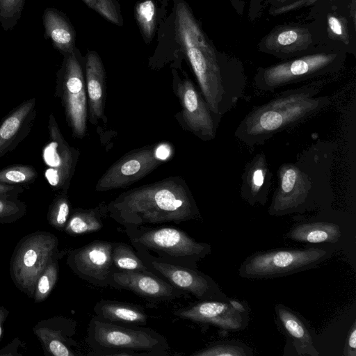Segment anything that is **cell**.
<instances>
[{"label": "cell", "mask_w": 356, "mask_h": 356, "mask_svg": "<svg viewBox=\"0 0 356 356\" xmlns=\"http://www.w3.org/2000/svg\"><path fill=\"white\" fill-rule=\"evenodd\" d=\"M157 45L149 65L159 68L185 58L209 108L223 116L245 93L246 76L238 61L219 53L185 0H160Z\"/></svg>", "instance_id": "6da1fadb"}, {"label": "cell", "mask_w": 356, "mask_h": 356, "mask_svg": "<svg viewBox=\"0 0 356 356\" xmlns=\"http://www.w3.org/2000/svg\"><path fill=\"white\" fill-rule=\"evenodd\" d=\"M334 149L332 143L320 141L295 162L282 164L268 213L282 216L330 207L334 198L330 184Z\"/></svg>", "instance_id": "7a4b0ae2"}, {"label": "cell", "mask_w": 356, "mask_h": 356, "mask_svg": "<svg viewBox=\"0 0 356 356\" xmlns=\"http://www.w3.org/2000/svg\"><path fill=\"white\" fill-rule=\"evenodd\" d=\"M109 216L125 227L181 223L200 217L186 182L170 177L120 194L106 205Z\"/></svg>", "instance_id": "3957f363"}, {"label": "cell", "mask_w": 356, "mask_h": 356, "mask_svg": "<svg viewBox=\"0 0 356 356\" xmlns=\"http://www.w3.org/2000/svg\"><path fill=\"white\" fill-rule=\"evenodd\" d=\"M322 84L314 82L288 89L254 106L239 123L234 136L254 147L307 120L330 104L328 97L320 95Z\"/></svg>", "instance_id": "277c9868"}, {"label": "cell", "mask_w": 356, "mask_h": 356, "mask_svg": "<svg viewBox=\"0 0 356 356\" xmlns=\"http://www.w3.org/2000/svg\"><path fill=\"white\" fill-rule=\"evenodd\" d=\"M86 342L92 349L89 355L164 356L170 346L154 330L143 326H124L92 317Z\"/></svg>", "instance_id": "5b68a950"}, {"label": "cell", "mask_w": 356, "mask_h": 356, "mask_svg": "<svg viewBox=\"0 0 356 356\" xmlns=\"http://www.w3.org/2000/svg\"><path fill=\"white\" fill-rule=\"evenodd\" d=\"M124 232L134 248L153 252L162 261L197 268L198 262L211 252V245L198 242L184 231L171 226L125 227Z\"/></svg>", "instance_id": "8992f818"}, {"label": "cell", "mask_w": 356, "mask_h": 356, "mask_svg": "<svg viewBox=\"0 0 356 356\" xmlns=\"http://www.w3.org/2000/svg\"><path fill=\"white\" fill-rule=\"evenodd\" d=\"M332 252L318 248H276L254 252L238 268V275L252 280L274 279L316 268Z\"/></svg>", "instance_id": "52a82bcc"}, {"label": "cell", "mask_w": 356, "mask_h": 356, "mask_svg": "<svg viewBox=\"0 0 356 356\" xmlns=\"http://www.w3.org/2000/svg\"><path fill=\"white\" fill-rule=\"evenodd\" d=\"M58 256V239L54 234L37 231L22 237L10 260L9 273L15 287L32 298L38 277Z\"/></svg>", "instance_id": "ba28073f"}, {"label": "cell", "mask_w": 356, "mask_h": 356, "mask_svg": "<svg viewBox=\"0 0 356 356\" xmlns=\"http://www.w3.org/2000/svg\"><path fill=\"white\" fill-rule=\"evenodd\" d=\"M63 56L62 64L56 74L55 96L61 101L73 136L81 139L86 134L88 120L86 59L76 47Z\"/></svg>", "instance_id": "9c48e42d"}, {"label": "cell", "mask_w": 356, "mask_h": 356, "mask_svg": "<svg viewBox=\"0 0 356 356\" xmlns=\"http://www.w3.org/2000/svg\"><path fill=\"white\" fill-rule=\"evenodd\" d=\"M343 57L337 53L318 52L298 56L257 70L255 87L273 92L288 85L335 73L341 69Z\"/></svg>", "instance_id": "30bf717a"}, {"label": "cell", "mask_w": 356, "mask_h": 356, "mask_svg": "<svg viewBox=\"0 0 356 356\" xmlns=\"http://www.w3.org/2000/svg\"><path fill=\"white\" fill-rule=\"evenodd\" d=\"M172 88L178 98L181 110L176 115L183 128L203 141L213 140L216 135L222 116L213 113L201 92H198L184 72L181 76L172 68Z\"/></svg>", "instance_id": "8fae6325"}, {"label": "cell", "mask_w": 356, "mask_h": 356, "mask_svg": "<svg viewBox=\"0 0 356 356\" xmlns=\"http://www.w3.org/2000/svg\"><path fill=\"white\" fill-rule=\"evenodd\" d=\"M134 248L149 271L174 287L193 295L198 300H225L229 298L213 278L197 268L169 264L145 249Z\"/></svg>", "instance_id": "7c38bea8"}, {"label": "cell", "mask_w": 356, "mask_h": 356, "mask_svg": "<svg viewBox=\"0 0 356 356\" xmlns=\"http://www.w3.org/2000/svg\"><path fill=\"white\" fill-rule=\"evenodd\" d=\"M49 140L42 150L44 177L56 191H67L74 175L79 152L63 137L53 113L48 121Z\"/></svg>", "instance_id": "4fadbf2b"}, {"label": "cell", "mask_w": 356, "mask_h": 356, "mask_svg": "<svg viewBox=\"0 0 356 356\" xmlns=\"http://www.w3.org/2000/svg\"><path fill=\"white\" fill-rule=\"evenodd\" d=\"M159 145L140 147L124 154L102 175L95 190L105 192L125 188L149 175L163 160L159 154Z\"/></svg>", "instance_id": "5bb4252c"}, {"label": "cell", "mask_w": 356, "mask_h": 356, "mask_svg": "<svg viewBox=\"0 0 356 356\" xmlns=\"http://www.w3.org/2000/svg\"><path fill=\"white\" fill-rule=\"evenodd\" d=\"M113 242L95 240L71 250L66 263L72 272L88 283L108 286L113 270L112 248Z\"/></svg>", "instance_id": "9a60e30c"}, {"label": "cell", "mask_w": 356, "mask_h": 356, "mask_svg": "<svg viewBox=\"0 0 356 356\" xmlns=\"http://www.w3.org/2000/svg\"><path fill=\"white\" fill-rule=\"evenodd\" d=\"M249 313L236 309L231 302V298L225 300H199L173 312L179 318L211 325L227 331L245 329L249 323Z\"/></svg>", "instance_id": "2e32d148"}, {"label": "cell", "mask_w": 356, "mask_h": 356, "mask_svg": "<svg viewBox=\"0 0 356 356\" xmlns=\"http://www.w3.org/2000/svg\"><path fill=\"white\" fill-rule=\"evenodd\" d=\"M108 286L132 291L151 302L172 301L188 295L149 270H113Z\"/></svg>", "instance_id": "e0dca14e"}, {"label": "cell", "mask_w": 356, "mask_h": 356, "mask_svg": "<svg viewBox=\"0 0 356 356\" xmlns=\"http://www.w3.org/2000/svg\"><path fill=\"white\" fill-rule=\"evenodd\" d=\"M274 310L275 324L286 340L284 354L318 356L314 332L307 321L300 314L281 303L275 305Z\"/></svg>", "instance_id": "ac0fdd59"}, {"label": "cell", "mask_w": 356, "mask_h": 356, "mask_svg": "<svg viewBox=\"0 0 356 356\" xmlns=\"http://www.w3.org/2000/svg\"><path fill=\"white\" fill-rule=\"evenodd\" d=\"M76 322L67 317L56 316L38 321L33 332L42 345L44 355L52 356H75L72 346L76 342L72 337L76 334Z\"/></svg>", "instance_id": "d6986e66"}, {"label": "cell", "mask_w": 356, "mask_h": 356, "mask_svg": "<svg viewBox=\"0 0 356 356\" xmlns=\"http://www.w3.org/2000/svg\"><path fill=\"white\" fill-rule=\"evenodd\" d=\"M312 43V34L309 29L279 26L261 39L259 49L279 58L289 59L307 51Z\"/></svg>", "instance_id": "ffe728a7"}, {"label": "cell", "mask_w": 356, "mask_h": 356, "mask_svg": "<svg viewBox=\"0 0 356 356\" xmlns=\"http://www.w3.org/2000/svg\"><path fill=\"white\" fill-rule=\"evenodd\" d=\"M36 115V99L33 97L19 104L0 120V159L28 136Z\"/></svg>", "instance_id": "44dd1931"}, {"label": "cell", "mask_w": 356, "mask_h": 356, "mask_svg": "<svg viewBox=\"0 0 356 356\" xmlns=\"http://www.w3.org/2000/svg\"><path fill=\"white\" fill-rule=\"evenodd\" d=\"M85 80L88 98V120L94 125L99 120L106 122L104 115L106 72L102 60L95 50L85 56Z\"/></svg>", "instance_id": "7402d4cb"}, {"label": "cell", "mask_w": 356, "mask_h": 356, "mask_svg": "<svg viewBox=\"0 0 356 356\" xmlns=\"http://www.w3.org/2000/svg\"><path fill=\"white\" fill-rule=\"evenodd\" d=\"M272 177L264 154L254 156L245 165L241 176V197L252 206L265 205L272 185Z\"/></svg>", "instance_id": "603a6c76"}, {"label": "cell", "mask_w": 356, "mask_h": 356, "mask_svg": "<svg viewBox=\"0 0 356 356\" xmlns=\"http://www.w3.org/2000/svg\"><path fill=\"white\" fill-rule=\"evenodd\" d=\"M44 37L62 55L76 47V31L65 13L54 8H47L42 15Z\"/></svg>", "instance_id": "cb8c5ba5"}, {"label": "cell", "mask_w": 356, "mask_h": 356, "mask_svg": "<svg viewBox=\"0 0 356 356\" xmlns=\"http://www.w3.org/2000/svg\"><path fill=\"white\" fill-rule=\"evenodd\" d=\"M93 311L98 318L124 326H144L148 318L142 307L112 300H99Z\"/></svg>", "instance_id": "d4e9b609"}, {"label": "cell", "mask_w": 356, "mask_h": 356, "mask_svg": "<svg viewBox=\"0 0 356 356\" xmlns=\"http://www.w3.org/2000/svg\"><path fill=\"white\" fill-rule=\"evenodd\" d=\"M341 236L340 227L326 221L300 222L285 234V238L290 240L312 244L335 243Z\"/></svg>", "instance_id": "484cf974"}, {"label": "cell", "mask_w": 356, "mask_h": 356, "mask_svg": "<svg viewBox=\"0 0 356 356\" xmlns=\"http://www.w3.org/2000/svg\"><path fill=\"white\" fill-rule=\"evenodd\" d=\"M106 210V206L102 207V204L94 209H72L63 232L75 236L99 231L104 226L102 220V211Z\"/></svg>", "instance_id": "4316f807"}, {"label": "cell", "mask_w": 356, "mask_h": 356, "mask_svg": "<svg viewBox=\"0 0 356 356\" xmlns=\"http://www.w3.org/2000/svg\"><path fill=\"white\" fill-rule=\"evenodd\" d=\"M134 16L144 42L149 44L157 29L159 7L155 1H138L134 6Z\"/></svg>", "instance_id": "83f0119b"}, {"label": "cell", "mask_w": 356, "mask_h": 356, "mask_svg": "<svg viewBox=\"0 0 356 356\" xmlns=\"http://www.w3.org/2000/svg\"><path fill=\"white\" fill-rule=\"evenodd\" d=\"M111 256L113 270H149L148 268L137 254L136 252L127 243L113 242Z\"/></svg>", "instance_id": "f1b7e54d"}, {"label": "cell", "mask_w": 356, "mask_h": 356, "mask_svg": "<svg viewBox=\"0 0 356 356\" xmlns=\"http://www.w3.org/2000/svg\"><path fill=\"white\" fill-rule=\"evenodd\" d=\"M253 351L244 343L237 340L213 342L192 353L193 356H252Z\"/></svg>", "instance_id": "f546056e"}, {"label": "cell", "mask_w": 356, "mask_h": 356, "mask_svg": "<svg viewBox=\"0 0 356 356\" xmlns=\"http://www.w3.org/2000/svg\"><path fill=\"white\" fill-rule=\"evenodd\" d=\"M71 211V203L67 191H58L48 209L47 215L48 223L58 231H64Z\"/></svg>", "instance_id": "4dcf8cb0"}, {"label": "cell", "mask_w": 356, "mask_h": 356, "mask_svg": "<svg viewBox=\"0 0 356 356\" xmlns=\"http://www.w3.org/2000/svg\"><path fill=\"white\" fill-rule=\"evenodd\" d=\"M58 257L52 259L38 277L32 297L35 303L44 301L56 285L59 274Z\"/></svg>", "instance_id": "1f68e13d"}, {"label": "cell", "mask_w": 356, "mask_h": 356, "mask_svg": "<svg viewBox=\"0 0 356 356\" xmlns=\"http://www.w3.org/2000/svg\"><path fill=\"white\" fill-rule=\"evenodd\" d=\"M38 177L35 168L26 164L9 165L0 170V183L26 186L33 184Z\"/></svg>", "instance_id": "d6a6232c"}, {"label": "cell", "mask_w": 356, "mask_h": 356, "mask_svg": "<svg viewBox=\"0 0 356 356\" xmlns=\"http://www.w3.org/2000/svg\"><path fill=\"white\" fill-rule=\"evenodd\" d=\"M19 194L0 195V224H10L22 218L27 211Z\"/></svg>", "instance_id": "836d02e7"}, {"label": "cell", "mask_w": 356, "mask_h": 356, "mask_svg": "<svg viewBox=\"0 0 356 356\" xmlns=\"http://www.w3.org/2000/svg\"><path fill=\"white\" fill-rule=\"evenodd\" d=\"M82 1L109 22L119 26H123L124 20L118 0Z\"/></svg>", "instance_id": "e575fe53"}, {"label": "cell", "mask_w": 356, "mask_h": 356, "mask_svg": "<svg viewBox=\"0 0 356 356\" xmlns=\"http://www.w3.org/2000/svg\"><path fill=\"white\" fill-rule=\"evenodd\" d=\"M25 0H0V26L13 29L22 16Z\"/></svg>", "instance_id": "d590c367"}, {"label": "cell", "mask_w": 356, "mask_h": 356, "mask_svg": "<svg viewBox=\"0 0 356 356\" xmlns=\"http://www.w3.org/2000/svg\"><path fill=\"white\" fill-rule=\"evenodd\" d=\"M327 31L330 36L346 44L350 42L348 21L342 16L329 14L327 17Z\"/></svg>", "instance_id": "8d00e7d4"}, {"label": "cell", "mask_w": 356, "mask_h": 356, "mask_svg": "<svg viewBox=\"0 0 356 356\" xmlns=\"http://www.w3.org/2000/svg\"><path fill=\"white\" fill-rule=\"evenodd\" d=\"M344 356H356V322L352 323L346 339L343 350Z\"/></svg>", "instance_id": "74e56055"}, {"label": "cell", "mask_w": 356, "mask_h": 356, "mask_svg": "<svg viewBox=\"0 0 356 356\" xmlns=\"http://www.w3.org/2000/svg\"><path fill=\"white\" fill-rule=\"evenodd\" d=\"M22 346V341L18 337L14 338L12 341L0 349V356H21L19 348Z\"/></svg>", "instance_id": "f35d334b"}, {"label": "cell", "mask_w": 356, "mask_h": 356, "mask_svg": "<svg viewBox=\"0 0 356 356\" xmlns=\"http://www.w3.org/2000/svg\"><path fill=\"white\" fill-rule=\"evenodd\" d=\"M26 188L22 185L0 183V195L21 194Z\"/></svg>", "instance_id": "ab89813d"}, {"label": "cell", "mask_w": 356, "mask_h": 356, "mask_svg": "<svg viewBox=\"0 0 356 356\" xmlns=\"http://www.w3.org/2000/svg\"><path fill=\"white\" fill-rule=\"evenodd\" d=\"M10 313V311L4 306H0V341L3 334V324Z\"/></svg>", "instance_id": "60d3db41"}, {"label": "cell", "mask_w": 356, "mask_h": 356, "mask_svg": "<svg viewBox=\"0 0 356 356\" xmlns=\"http://www.w3.org/2000/svg\"><path fill=\"white\" fill-rule=\"evenodd\" d=\"M293 1V0H277V1L279 3H284V2H288V1Z\"/></svg>", "instance_id": "b9f144b4"}]
</instances>
